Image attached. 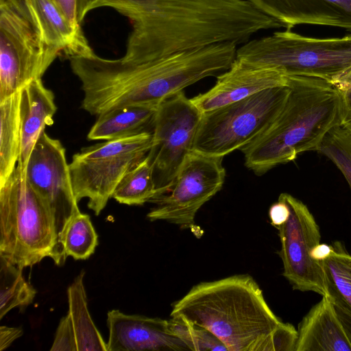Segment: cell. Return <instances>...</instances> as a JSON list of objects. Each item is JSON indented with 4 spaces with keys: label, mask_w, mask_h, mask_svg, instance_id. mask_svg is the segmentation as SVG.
<instances>
[{
    "label": "cell",
    "mask_w": 351,
    "mask_h": 351,
    "mask_svg": "<svg viewBox=\"0 0 351 351\" xmlns=\"http://www.w3.org/2000/svg\"><path fill=\"white\" fill-rule=\"evenodd\" d=\"M100 8L130 19L125 52L142 59L221 43L244 44L258 32L284 27L248 0H77L78 19Z\"/></svg>",
    "instance_id": "6da1fadb"
},
{
    "label": "cell",
    "mask_w": 351,
    "mask_h": 351,
    "mask_svg": "<svg viewBox=\"0 0 351 351\" xmlns=\"http://www.w3.org/2000/svg\"><path fill=\"white\" fill-rule=\"evenodd\" d=\"M237 45L226 42L178 51L155 59L124 54L106 59L77 56L71 71L81 83V108L96 117L130 106H158L197 82L228 70Z\"/></svg>",
    "instance_id": "7a4b0ae2"
},
{
    "label": "cell",
    "mask_w": 351,
    "mask_h": 351,
    "mask_svg": "<svg viewBox=\"0 0 351 351\" xmlns=\"http://www.w3.org/2000/svg\"><path fill=\"white\" fill-rule=\"evenodd\" d=\"M170 316L205 328L228 351H272L273 335L282 323L249 274L193 286L172 304Z\"/></svg>",
    "instance_id": "3957f363"
},
{
    "label": "cell",
    "mask_w": 351,
    "mask_h": 351,
    "mask_svg": "<svg viewBox=\"0 0 351 351\" xmlns=\"http://www.w3.org/2000/svg\"><path fill=\"white\" fill-rule=\"evenodd\" d=\"M288 97L277 117L257 139L241 149L245 165L257 176L317 151L326 134L340 125L341 95L332 84L314 77L287 76Z\"/></svg>",
    "instance_id": "277c9868"
},
{
    "label": "cell",
    "mask_w": 351,
    "mask_h": 351,
    "mask_svg": "<svg viewBox=\"0 0 351 351\" xmlns=\"http://www.w3.org/2000/svg\"><path fill=\"white\" fill-rule=\"evenodd\" d=\"M0 256L21 269L50 257L64 263L54 217L17 165L0 186Z\"/></svg>",
    "instance_id": "5b68a950"
},
{
    "label": "cell",
    "mask_w": 351,
    "mask_h": 351,
    "mask_svg": "<svg viewBox=\"0 0 351 351\" xmlns=\"http://www.w3.org/2000/svg\"><path fill=\"white\" fill-rule=\"evenodd\" d=\"M236 58L274 67L287 76L318 77L331 84L351 68V34L314 38L285 29L250 40L237 49Z\"/></svg>",
    "instance_id": "8992f818"
},
{
    "label": "cell",
    "mask_w": 351,
    "mask_h": 351,
    "mask_svg": "<svg viewBox=\"0 0 351 351\" xmlns=\"http://www.w3.org/2000/svg\"><path fill=\"white\" fill-rule=\"evenodd\" d=\"M60 54L29 0H0V101L41 78Z\"/></svg>",
    "instance_id": "52a82bcc"
},
{
    "label": "cell",
    "mask_w": 351,
    "mask_h": 351,
    "mask_svg": "<svg viewBox=\"0 0 351 351\" xmlns=\"http://www.w3.org/2000/svg\"><path fill=\"white\" fill-rule=\"evenodd\" d=\"M289 93L288 85L274 87L204 113L193 151L223 158L234 151L241 150L269 128Z\"/></svg>",
    "instance_id": "ba28073f"
},
{
    "label": "cell",
    "mask_w": 351,
    "mask_h": 351,
    "mask_svg": "<svg viewBox=\"0 0 351 351\" xmlns=\"http://www.w3.org/2000/svg\"><path fill=\"white\" fill-rule=\"evenodd\" d=\"M152 132L83 147L73 156L69 169L75 198H88V207L99 215L123 176L145 158Z\"/></svg>",
    "instance_id": "9c48e42d"
},
{
    "label": "cell",
    "mask_w": 351,
    "mask_h": 351,
    "mask_svg": "<svg viewBox=\"0 0 351 351\" xmlns=\"http://www.w3.org/2000/svg\"><path fill=\"white\" fill-rule=\"evenodd\" d=\"M202 115L183 91L165 99L157 106L151 147L146 156L152 169L155 195L168 188L193 151Z\"/></svg>",
    "instance_id": "30bf717a"
},
{
    "label": "cell",
    "mask_w": 351,
    "mask_h": 351,
    "mask_svg": "<svg viewBox=\"0 0 351 351\" xmlns=\"http://www.w3.org/2000/svg\"><path fill=\"white\" fill-rule=\"evenodd\" d=\"M223 158L193 151L168 188L149 200L155 206L147 214L149 220H163L193 230L197 211L223 185Z\"/></svg>",
    "instance_id": "8fae6325"
},
{
    "label": "cell",
    "mask_w": 351,
    "mask_h": 351,
    "mask_svg": "<svg viewBox=\"0 0 351 351\" xmlns=\"http://www.w3.org/2000/svg\"><path fill=\"white\" fill-rule=\"evenodd\" d=\"M278 199L287 205L289 217L277 229L280 241L279 254L284 277L295 290L313 291L330 298L326 276L321 262L311 256L320 243L319 228L308 207L290 194L281 193Z\"/></svg>",
    "instance_id": "7c38bea8"
},
{
    "label": "cell",
    "mask_w": 351,
    "mask_h": 351,
    "mask_svg": "<svg viewBox=\"0 0 351 351\" xmlns=\"http://www.w3.org/2000/svg\"><path fill=\"white\" fill-rule=\"evenodd\" d=\"M24 175L32 189L50 209L59 235L69 218L80 210L61 142L44 132L31 152Z\"/></svg>",
    "instance_id": "4fadbf2b"
},
{
    "label": "cell",
    "mask_w": 351,
    "mask_h": 351,
    "mask_svg": "<svg viewBox=\"0 0 351 351\" xmlns=\"http://www.w3.org/2000/svg\"><path fill=\"white\" fill-rule=\"evenodd\" d=\"M287 83V75L278 69L236 58L210 89L191 101L204 114Z\"/></svg>",
    "instance_id": "5bb4252c"
},
{
    "label": "cell",
    "mask_w": 351,
    "mask_h": 351,
    "mask_svg": "<svg viewBox=\"0 0 351 351\" xmlns=\"http://www.w3.org/2000/svg\"><path fill=\"white\" fill-rule=\"evenodd\" d=\"M107 351H184L185 343L168 329V320L119 310L107 314Z\"/></svg>",
    "instance_id": "9a60e30c"
},
{
    "label": "cell",
    "mask_w": 351,
    "mask_h": 351,
    "mask_svg": "<svg viewBox=\"0 0 351 351\" xmlns=\"http://www.w3.org/2000/svg\"><path fill=\"white\" fill-rule=\"evenodd\" d=\"M285 29L298 25L342 28L351 34V0H248Z\"/></svg>",
    "instance_id": "2e32d148"
},
{
    "label": "cell",
    "mask_w": 351,
    "mask_h": 351,
    "mask_svg": "<svg viewBox=\"0 0 351 351\" xmlns=\"http://www.w3.org/2000/svg\"><path fill=\"white\" fill-rule=\"evenodd\" d=\"M295 351H351V337L329 297L322 296L299 324Z\"/></svg>",
    "instance_id": "e0dca14e"
},
{
    "label": "cell",
    "mask_w": 351,
    "mask_h": 351,
    "mask_svg": "<svg viewBox=\"0 0 351 351\" xmlns=\"http://www.w3.org/2000/svg\"><path fill=\"white\" fill-rule=\"evenodd\" d=\"M57 110L53 93L41 78L32 80L21 90V146L18 165L25 173L31 152L47 126L53 123Z\"/></svg>",
    "instance_id": "ac0fdd59"
},
{
    "label": "cell",
    "mask_w": 351,
    "mask_h": 351,
    "mask_svg": "<svg viewBox=\"0 0 351 351\" xmlns=\"http://www.w3.org/2000/svg\"><path fill=\"white\" fill-rule=\"evenodd\" d=\"M157 106H130L116 108L97 117L89 130V141H110L152 132Z\"/></svg>",
    "instance_id": "d6986e66"
},
{
    "label": "cell",
    "mask_w": 351,
    "mask_h": 351,
    "mask_svg": "<svg viewBox=\"0 0 351 351\" xmlns=\"http://www.w3.org/2000/svg\"><path fill=\"white\" fill-rule=\"evenodd\" d=\"M81 272L67 289L69 310L66 315L73 332L77 351H107L104 341L89 313Z\"/></svg>",
    "instance_id": "ffe728a7"
},
{
    "label": "cell",
    "mask_w": 351,
    "mask_h": 351,
    "mask_svg": "<svg viewBox=\"0 0 351 351\" xmlns=\"http://www.w3.org/2000/svg\"><path fill=\"white\" fill-rule=\"evenodd\" d=\"M21 90L0 101V186L16 169L21 146Z\"/></svg>",
    "instance_id": "44dd1931"
},
{
    "label": "cell",
    "mask_w": 351,
    "mask_h": 351,
    "mask_svg": "<svg viewBox=\"0 0 351 351\" xmlns=\"http://www.w3.org/2000/svg\"><path fill=\"white\" fill-rule=\"evenodd\" d=\"M58 241L65 258L86 260L95 250L98 236L90 216L75 212L64 223L58 235Z\"/></svg>",
    "instance_id": "7402d4cb"
},
{
    "label": "cell",
    "mask_w": 351,
    "mask_h": 351,
    "mask_svg": "<svg viewBox=\"0 0 351 351\" xmlns=\"http://www.w3.org/2000/svg\"><path fill=\"white\" fill-rule=\"evenodd\" d=\"M321 263L330 300L351 313V254L337 242L330 254Z\"/></svg>",
    "instance_id": "603a6c76"
},
{
    "label": "cell",
    "mask_w": 351,
    "mask_h": 351,
    "mask_svg": "<svg viewBox=\"0 0 351 351\" xmlns=\"http://www.w3.org/2000/svg\"><path fill=\"white\" fill-rule=\"evenodd\" d=\"M156 194L152 169L145 157L123 176L112 197L120 204L140 206Z\"/></svg>",
    "instance_id": "cb8c5ba5"
},
{
    "label": "cell",
    "mask_w": 351,
    "mask_h": 351,
    "mask_svg": "<svg viewBox=\"0 0 351 351\" xmlns=\"http://www.w3.org/2000/svg\"><path fill=\"white\" fill-rule=\"evenodd\" d=\"M21 269L0 256V319L10 310L31 304L35 289L25 279Z\"/></svg>",
    "instance_id": "d4e9b609"
},
{
    "label": "cell",
    "mask_w": 351,
    "mask_h": 351,
    "mask_svg": "<svg viewBox=\"0 0 351 351\" xmlns=\"http://www.w3.org/2000/svg\"><path fill=\"white\" fill-rule=\"evenodd\" d=\"M168 320L169 331L183 341L190 350H228L226 346L211 332L178 316Z\"/></svg>",
    "instance_id": "484cf974"
},
{
    "label": "cell",
    "mask_w": 351,
    "mask_h": 351,
    "mask_svg": "<svg viewBox=\"0 0 351 351\" xmlns=\"http://www.w3.org/2000/svg\"><path fill=\"white\" fill-rule=\"evenodd\" d=\"M317 152L328 157L341 171L351 189V136L341 125L324 136Z\"/></svg>",
    "instance_id": "4316f807"
},
{
    "label": "cell",
    "mask_w": 351,
    "mask_h": 351,
    "mask_svg": "<svg viewBox=\"0 0 351 351\" xmlns=\"http://www.w3.org/2000/svg\"><path fill=\"white\" fill-rule=\"evenodd\" d=\"M298 330L289 323H282L272 337V351H295Z\"/></svg>",
    "instance_id": "83f0119b"
},
{
    "label": "cell",
    "mask_w": 351,
    "mask_h": 351,
    "mask_svg": "<svg viewBox=\"0 0 351 351\" xmlns=\"http://www.w3.org/2000/svg\"><path fill=\"white\" fill-rule=\"evenodd\" d=\"M50 350L77 351L75 336L66 315L60 321Z\"/></svg>",
    "instance_id": "f1b7e54d"
},
{
    "label": "cell",
    "mask_w": 351,
    "mask_h": 351,
    "mask_svg": "<svg viewBox=\"0 0 351 351\" xmlns=\"http://www.w3.org/2000/svg\"><path fill=\"white\" fill-rule=\"evenodd\" d=\"M63 14L72 27L82 33L77 19V0H50Z\"/></svg>",
    "instance_id": "f546056e"
},
{
    "label": "cell",
    "mask_w": 351,
    "mask_h": 351,
    "mask_svg": "<svg viewBox=\"0 0 351 351\" xmlns=\"http://www.w3.org/2000/svg\"><path fill=\"white\" fill-rule=\"evenodd\" d=\"M289 215V210L287 205L280 199L271 206L269 210L271 223L276 228L287 221Z\"/></svg>",
    "instance_id": "4dcf8cb0"
},
{
    "label": "cell",
    "mask_w": 351,
    "mask_h": 351,
    "mask_svg": "<svg viewBox=\"0 0 351 351\" xmlns=\"http://www.w3.org/2000/svg\"><path fill=\"white\" fill-rule=\"evenodd\" d=\"M341 95V119L340 125L351 136V88L340 91Z\"/></svg>",
    "instance_id": "1f68e13d"
},
{
    "label": "cell",
    "mask_w": 351,
    "mask_h": 351,
    "mask_svg": "<svg viewBox=\"0 0 351 351\" xmlns=\"http://www.w3.org/2000/svg\"><path fill=\"white\" fill-rule=\"evenodd\" d=\"M22 335L23 330L21 328L1 326L0 327V350L2 351L8 348Z\"/></svg>",
    "instance_id": "d6a6232c"
},
{
    "label": "cell",
    "mask_w": 351,
    "mask_h": 351,
    "mask_svg": "<svg viewBox=\"0 0 351 351\" xmlns=\"http://www.w3.org/2000/svg\"><path fill=\"white\" fill-rule=\"evenodd\" d=\"M332 246L326 244H318L311 251V256L316 261H324L332 252Z\"/></svg>",
    "instance_id": "836d02e7"
},
{
    "label": "cell",
    "mask_w": 351,
    "mask_h": 351,
    "mask_svg": "<svg viewBox=\"0 0 351 351\" xmlns=\"http://www.w3.org/2000/svg\"><path fill=\"white\" fill-rule=\"evenodd\" d=\"M339 91L351 88V68L331 83Z\"/></svg>",
    "instance_id": "e575fe53"
}]
</instances>
